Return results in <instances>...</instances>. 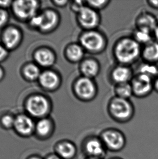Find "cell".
Segmentation results:
<instances>
[{
	"label": "cell",
	"instance_id": "cell-20",
	"mask_svg": "<svg viewBox=\"0 0 158 159\" xmlns=\"http://www.w3.org/2000/svg\"><path fill=\"white\" fill-rule=\"evenodd\" d=\"M40 81L41 84L47 88H53L59 83V77L56 74L51 71L45 72L40 75Z\"/></svg>",
	"mask_w": 158,
	"mask_h": 159
},
{
	"label": "cell",
	"instance_id": "cell-16",
	"mask_svg": "<svg viewBox=\"0 0 158 159\" xmlns=\"http://www.w3.org/2000/svg\"><path fill=\"white\" fill-rule=\"evenodd\" d=\"M57 155L62 159H73L76 157L77 147L74 143L69 141H64L58 143L56 147Z\"/></svg>",
	"mask_w": 158,
	"mask_h": 159
},
{
	"label": "cell",
	"instance_id": "cell-34",
	"mask_svg": "<svg viewBox=\"0 0 158 159\" xmlns=\"http://www.w3.org/2000/svg\"><path fill=\"white\" fill-rule=\"evenodd\" d=\"M153 90L158 93V77L153 80Z\"/></svg>",
	"mask_w": 158,
	"mask_h": 159
},
{
	"label": "cell",
	"instance_id": "cell-33",
	"mask_svg": "<svg viewBox=\"0 0 158 159\" xmlns=\"http://www.w3.org/2000/svg\"><path fill=\"white\" fill-rule=\"evenodd\" d=\"M7 55V52L4 48L0 46V60H2Z\"/></svg>",
	"mask_w": 158,
	"mask_h": 159
},
{
	"label": "cell",
	"instance_id": "cell-23",
	"mask_svg": "<svg viewBox=\"0 0 158 159\" xmlns=\"http://www.w3.org/2000/svg\"><path fill=\"white\" fill-rule=\"evenodd\" d=\"M132 37L143 46L153 41V35L144 30L135 29Z\"/></svg>",
	"mask_w": 158,
	"mask_h": 159
},
{
	"label": "cell",
	"instance_id": "cell-28",
	"mask_svg": "<svg viewBox=\"0 0 158 159\" xmlns=\"http://www.w3.org/2000/svg\"><path fill=\"white\" fill-rule=\"evenodd\" d=\"M2 124L5 128H10L14 126L15 119L9 115L4 116L2 118Z\"/></svg>",
	"mask_w": 158,
	"mask_h": 159
},
{
	"label": "cell",
	"instance_id": "cell-7",
	"mask_svg": "<svg viewBox=\"0 0 158 159\" xmlns=\"http://www.w3.org/2000/svg\"><path fill=\"white\" fill-rule=\"evenodd\" d=\"M77 21L83 30H94L100 26L101 17L99 11L86 6L77 13Z\"/></svg>",
	"mask_w": 158,
	"mask_h": 159
},
{
	"label": "cell",
	"instance_id": "cell-8",
	"mask_svg": "<svg viewBox=\"0 0 158 159\" xmlns=\"http://www.w3.org/2000/svg\"><path fill=\"white\" fill-rule=\"evenodd\" d=\"M82 149L86 157L103 158L107 150L100 136H90L83 140Z\"/></svg>",
	"mask_w": 158,
	"mask_h": 159
},
{
	"label": "cell",
	"instance_id": "cell-21",
	"mask_svg": "<svg viewBox=\"0 0 158 159\" xmlns=\"http://www.w3.org/2000/svg\"><path fill=\"white\" fill-rule=\"evenodd\" d=\"M19 32L15 28H9L4 33L3 41L7 47L9 48L15 47L20 40Z\"/></svg>",
	"mask_w": 158,
	"mask_h": 159
},
{
	"label": "cell",
	"instance_id": "cell-42",
	"mask_svg": "<svg viewBox=\"0 0 158 159\" xmlns=\"http://www.w3.org/2000/svg\"><path fill=\"white\" fill-rule=\"evenodd\" d=\"M122 159V158H120V157H112V158H111V159Z\"/></svg>",
	"mask_w": 158,
	"mask_h": 159
},
{
	"label": "cell",
	"instance_id": "cell-3",
	"mask_svg": "<svg viewBox=\"0 0 158 159\" xmlns=\"http://www.w3.org/2000/svg\"><path fill=\"white\" fill-rule=\"evenodd\" d=\"M79 43L86 53L98 55L102 53L107 48V37L102 32L97 30H83L80 35Z\"/></svg>",
	"mask_w": 158,
	"mask_h": 159
},
{
	"label": "cell",
	"instance_id": "cell-29",
	"mask_svg": "<svg viewBox=\"0 0 158 159\" xmlns=\"http://www.w3.org/2000/svg\"><path fill=\"white\" fill-rule=\"evenodd\" d=\"M86 6V1H75L73 2L72 4V9L73 11L77 14L79 11L82 9Z\"/></svg>",
	"mask_w": 158,
	"mask_h": 159
},
{
	"label": "cell",
	"instance_id": "cell-12",
	"mask_svg": "<svg viewBox=\"0 0 158 159\" xmlns=\"http://www.w3.org/2000/svg\"><path fill=\"white\" fill-rule=\"evenodd\" d=\"M37 3L35 1H17L13 4L15 14L21 18L34 17L37 10Z\"/></svg>",
	"mask_w": 158,
	"mask_h": 159
},
{
	"label": "cell",
	"instance_id": "cell-10",
	"mask_svg": "<svg viewBox=\"0 0 158 159\" xmlns=\"http://www.w3.org/2000/svg\"><path fill=\"white\" fill-rule=\"evenodd\" d=\"M79 71L82 76L94 80L100 73V63L96 58L85 57L80 62Z\"/></svg>",
	"mask_w": 158,
	"mask_h": 159
},
{
	"label": "cell",
	"instance_id": "cell-39",
	"mask_svg": "<svg viewBox=\"0 0 158 159\" xmlns=\"http://www.w3.org/2000/svg\"><path fill=\"white\" fill-rule=\"evenodd\" d=\"M85 159H103V158H100V157H86Z\"/></svg>",
	"mask_w": 158,
	"mask_h": 159
},
{
	"label": "cell",
	"instance_id": "cell-13",
	"mask_svg": "<svg viewBox=\"0 0 158 159\" xmlns=\"http://www.w3.org/2000/svg\"><path fill=\"white\" fill-rule=\"evenodd\" d=\"M48 103L44 97L40 96H34L29 99L27 108L28 112L33 116L41 117L47 113Z\"/></svg>",
	"mask_w": 158,
	"mask_h": 159
},
{
	"label": "cell",
	"instance_id": "cell-1",
	"mask_svg": "<svg viewBox=\"0 0 158 159\" xmlns=\"http://www.w3.org/2000/svg\"><path fill=\"white\" fill-rule=\"evenodd\" d=\"M141 46L132 37H123L114 43L112 52L118 64L130 66L141 57Z\"/></svg>",
	"mask_w": 158,
	"mask_h": 159
},
{
	"label": "cell",
	"instance_id": "cell-2",
	"mask_svg": "<svg viewBox=\"0 0 158 159\" xmlns=\"http://www.w3.org/2000/svg\"><path fill=\"white\" fill-rule=\"evenodd\" d=\"M107 112L110 117L116 122L126 123L132 120L134 116L135 107L130 99L114 96L108 101Z\"/></svg>",
	"mask_w": 158,
	"mask_h": 159
},
{
	"label": "cell",
	"instance_id": "cell-22",
	"mask_svg": "<svg viewBox=\"0 0 158 159\" xmlns=\"http://www.w3.org/2000/svg\"><path fill=\"white\" fill-rule=\"evenodd\" d=\"M35 59L39 64L44 66H50L54 61L53 54L48 50L38 51L35 54Z\"/></svg>",
	"mask_w": 158,
	"mask_h": 159
},
{
	"label": "cell",
	"instance_id": "cell-17",
	"mask_svg": "<svg viewBox=\"0 0 158 159\" xmlns=\"http://www.w3.org/2000/svg\"><path fill=\"white\" fill-rule=\"evenodd\" d=\"M85 51L79 43H72L67 48V57L71 62H81L85 58Z\"/></svg>",
	"mask_w": 158,
	"mask_h": 159
},
{
	"label": "cell",
	"instance_id": "cell-18",
	"mask_svg": "<svg viewBox=\"0 0 158 159\" xmlns=\"http://www.w3.org/2000/svg\"><path fill=\"white\" fill-rule=\"evenodd\" d=\"M41 16V23L40 28L43 30H48L53 28L58 21V16L51 11H46Z\"/></svg>",
	"mask_w": 158,
	"mask_h": 159
},
{
	"label": "cell",
	"instance_id": "cell-41",
	"mask_svg": "<svg viewBox=\"0 0 158 159\" xmlns=\"http://www.w3.org/2000/svg\"><path fill=\"white\" fill-rule=\"evenodd\" d=\"M29 159H41L40 158H39V157H31V158H30Z\"/></svg>",
	"mask_w": 158,
	"mask_h": 159
},
{
	"label": "cell",
	"instance_id": "cell-36",
	"mask_svg": "<svg viewBox=\"0 0 158 159\" xmlns=\"http://www.w3.org/2000/svg\"><path fill=\"white\" fill-rule=\"evenodd\" d=\"M47 159H62L61 157H60L58 155H56V154H53V155H50L48 157H47Z\"/></svg>",
	"mask_w": 158,
	"mask_h": 159
},
{
	"label": "cell",
	"instance_id": "cell-40",
	"mask_svg": "<svg viewBox=\"0 0 158 159\" xmlns=\"http://www.w3.org/2000/svg\"><path fill=\"white\" fill-rule=\"evenodd\" d=\"M3 76V71H2V69L0 68V79Z\"/></svg>",
	"mask_w": 158,
	"mask_h": 159
},
{
	"label": "cell",
	"instance_id": "cell-15",
	"mask_svg": "<svg viewBox=\"0 0 158 159\" xmlns=\"http://www.w3.org/2000/svg\"><path fill=\"white\" fill-rule=\"evenodd\" d=\"M141 57L143 61L151 64L158 62V43L156 40L142 47Z\"/></svg>",
	"mask_w": 158,
	"mask_h": 159
},
{
	"label": "cell",
	"instance_id": "cell-6",
	"mask_svg": "<svg viewBox=\"0 0 158 159\" xmlns=\"http://www.w3.org/2000/svg\"><path fill=\"white\" fill-rule=\"evenodd\" d=\"M153 80L152 78L141 73L134 75L130 81L133 96L138 98H143L150 96L153 91Z\"/></svg>",
	"mask_w": 158,
	"mask_h": 159
},
{
	"label": "cell",
	"instance_id": "cell-38",
	"mask_svg": "<svg viewBox=\"0 0 158 159\" xmlns=\"http://www.w3.org/2000/svg\"><path fill=\"white\" fill-rule=\"evenodd\" d=\"M155 64V66H156V75H157V77H158V62H156V63H155V64Z\"/></svg>",
	"mask_w": 158,
	"mask_h": 159
},
{
	"label": "cell",
	"instance_id": "cell-30",
	"mask_svg": "<svg viewBox=\"0 0 158 159\" xmlns=\"http://www.w3.org/2000/svg\"><path fill=\"white\" fill-rule=\"evenodd\" d=\"M31 23L32 24L33 26H37V27H39L41 25V15H38V16H35L32 17Z\"/></svg>",
	"mask_w": 158,
	"mask_h": 159
},
{
	"label": "cell",
	"instance_id": "cell-35",
	"mask_svg": "<svg viewBox=\"0 0 158 159\" xmlns=\"http://www.w3.org/2000/svg\"><path fill=\"white\" fill-rule=\"evenodd\" d=\"M153 37L155 39V40L158 43V25L153 33Z\"/></svg>",
	"mask_w": 158,
	"mask_h": 159
},
{
	"label": "cell",
	"instance_id": "cell-19",
	"mask_svg": "<svg viewBox=\"0 0 158 159\" xmlns=\"http://www.w3.org/2000/svg\"><path fill=\"white\" fill-rule=\"evenodd\" d=\"M114 91L116 96L124 99H130V98L133 96L132 87L130 82L115 85Z\"/></svg>",
	"mask_w": 158,
	"mask_h": 159
},
{
	"label": "cell",
	"instance_id": "cell-31",
	"mask_svg": "<svg viewBox=\"0 0 158 159\" xmlns=\"http://www.w3.org/2000/svg\"><path fill=\"white\" fill-rule=\"evenodd\" d=\"M7 14L5 11L0 9V27L3 26L6 22Z\"/></svg>",
	"mask_w": 158,
	"mask_h": 159
},
{
	"label": "cell",
	"instance_id": "cell-32",
	"mask_svg": "<svg viewBox=\"0 0 158 159\" xmlns=\"http://www.w3.org/2000/svg\"><path fill=\"white\" fill-rule=\"evenodd\" d=\"M148 5L154 9H158V1L148 0L146 1Z\"/></svg>",
	"mask_w": 158,
	"mask_h": 159
},
{
	"label": "cell",
	"instance_id": "cell-5",
	"mask_svg": "<svg viewBox=\"0 0 158 159\" xmlns=\"http://www.w3.org/2000/svg\"><path fill=\"white\" fill-rule=\"evenodd\" d=\"M99 136L107 151L116 153L122 151L126 147V136L119 129L106 128L101 131Z\"/></svg>",
	"mask_w": 158,
	"mask_h": 159
},
{
	"label": "cell",
	"instance_id": "cell-27",
	"mask_svg": "<svg viewBox=\"0 0 158 159\" xmlns=\"http://www.w3.org/2000/svg\"><path fill=\"white\" fill-rule=\"evenodd\" d=\"M24 74L30 80H34L39 77V69L34 65H29L24 69Z\"/></svg>",
	"mask_w": 158,
	"mask_h": 159
},
{
	"label": "cell",
	"instance_id": "cell-9",
	"mask_svg": "<svg viewBox=\"0 0 158 159\" xmlns=\"http://www.w3.org/2000/svg\"><path fill=\"white\" fill-rule=\"evenodd\" d=\"M134 75L130 66L118 64L111 69L109 78L114 85H116L130 82Z\"/></svg>",
	"mask_w": 158,
	"mask_h": 159
},
{
	"label": "cell",
	"instance_id": "cell-24",
	"mask_svg": "<svg viewBox=\"0 0 158 159\" xmlns=\"http://www.w3.org/2000/svg\"><path fill=\"white\" fill-rule=\"evenodd\" d=\"M138 73L148 75L153 79L157 77L155 64L148 62H144L143 64L140 65Z\"/></svg>",
	"mask_w": 158,
	"mask_h": 159
},
{
	"label": "cell",
	"instance_id": "cell-26",
	"mask_svg": "<svg viewBox=\"0 0 158 159\" xmlns=\"http://www.w3.org/2000/svg\"><path fill=\"white\" fill-rule=\"evenodd\" d=\"M111 2L109 0H99V1H86V6L90 7L98 11L103 10L108 6Z\"/></svg>",
	"mask_w": 158,
	"mask_h": 159
},
{
	"label": "cell",
	"instance_id": "cell-4",
	"mask_svg": "<svg viewBox=\"0 0 158 159\" xmlns=\"http://www.w3.org/2000/svg\"><path fill=\"white\" fill-rule=\"evenodd\" d=\"M73 89L77 98L84 102L93 101L98 93V87L94 80L82 75L75 80Z\"/></svg>",
	"mask_w": 158,
	"mask_h": 159
},
{
	"label": "cell",
	"instance_id": "cell-37",
	"mask_svg": "<svg viewBox=\"0 0 158 159\" xmlns=\"http://www.w3.org/2000/svg\"><path fill=\"white\" fill-rule=\"evenodd\" d=\"M11 3L9 1H0V5H2L3 6H7L9 3Z\"/></svg>",
	"mask_w": 158,
	"mask_h": 159
},
{
	"label": "cell",
	"instance_id": "cell-25",
	"mask_svg": "<svg viewBox=\"0 0 158 159\" xmlns=\"http://www.w3.org/2000/svg\"><path fill=\"white\" fill-rule=\"evenodd\" d=\"M51 123L47 119H42L37 123V131L41 136H46L49 134L51 130Z\"/></svg>",
	"mask_w": 158,
	"mask_h": 159
},
{
	"label": "cell",
	"instance_id": "cell-11",
	"mask_svg": "<svg viewBox=\"0 0 158 159\" xmlns=\"http://www.w3.org/2000/svg\"><path fill=\"white\" fill-rule=\"evenodd\" d=\"M135 24L136 29L146 31L153 35L154 30L158 25V21L156 17L152 13L143 11L138 15Z\"/></svg>",
	"mask_w": 158,
	"mask_h": 159
},
{
	"label": "cell",
	"instance_id": "cell-14",
	"mask_svg": "<svg viewBox=\"0 0 158 159\" xmlns=\"http://www.w3.org/2000/svg\"><path fill=\"white\" fill-rule=\"evenodd\" d=\"M18 133L23 136H28L32 133L34 124L31 118L26 115H20L15 119L14 126Z\"/></svg>",
	"mask_w": 158,
	"mask_h": 159
}]
</instances>
